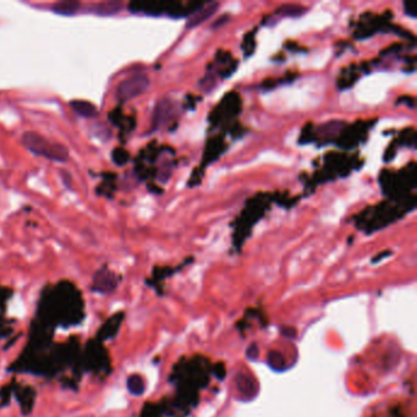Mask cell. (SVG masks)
I'll return each instance as SVG.
<instances>
[{
	"label": "cell",
	"mask_w": 417,
	"mask_h": 417,
	"mask_svg": "<svg viewBox=\"0 0 417 417\" xmlns=\"http://www.w3.org/2000/svg\"><path fill=\"white\" fill-rule=\"evenodd\" d=\"M22 144L33 153L34 156H39L46 159L56 163H65L69 160V151L61 143L48 140L43 135L34 131H27L21 137Z\"/></svg>",
	"instance_id": "cell-1"
},
{
	"label": "cell",
	"mask_w": 417,
	"mask_h": 417,
	"mask_svg": "<svg viewBox=\"0 0 417 417\" xmlns=\"http://www.w3.org/2000/svg\"><path fill=\"white\" fill-rule=\"evenodd\" d=\"M150 87V78L144 74H136L131 77L120 82L116 90V96L121 102L134 99V98L143 94Z\"/></svg>",
	"instance_id": "cell-2"
},
{
	"label": "cell",
	"mask_w": 417,
	"mask_h": 417,
	"mask_svg": "<svg viewBox=\"0 0 417 417\" xmlns=\"http://www.w3.org/2000/svg\"><path fill=\"white\" fill-rule=\"evenodd\" d=\"M366 417H410L409 406L401 399L379 401L367 409Z\"/></svg>",
	"instance_id": "cell-3"
},
{
	"label": "cell",
	"mask_w": 417,
	"mask_h": 417,
	"mask_svg": "<svg viewBox=\"0 0 417 417\" xmlns=\"http://www.w3.org/2000/svg\"><path fill=\"white\" fill-rule=\"evenodd\" d=\"M116 286H118V277L113 270L108 269V268H102V269L96 272L92 284L93 291L108 295L116 289Z\"/></svg>",
	"instance_id": "cell-4"
},
{
	"label": "cell",
	"mask_w": 417,
	"mask_h": 417,
	"mask_svg": "<svg viewBox=\"0 0 417 417\" xmlns=\"http://www.w3.org/2000/svg\"><path fill=\"white\" fill-rule=\"evenodd\" d=\"M218 3H208V4L203 5L202 8L198 9L197 11L192 12L190 15L187 21H186V28H195L200 26L201 24L206 22L208 18L213 16L218 10Z\"/></svg>",
	"instance_id": "cell-5"
},
{
	"label": "cell",
	"mask_w": 417,
	"mask_h": 417,
	"mask_svg": "<svg viewBox=\"0 0 417 417\" xmlns=\"http://www.w3.org/2000/svg\"><path fill=\"white\" fill-rule=\"evenodd\" d=\"M172 113H173V104L169 99H162L157 103L156 109H154L153 113V124H152V128L153 130H157V129L162 128L164 124L169 121V119L172 118Z\"/></svg>",
	"instance_id": "cell-6"
},
{
	"label": "cell",
	"mask_w": 417,
	"mask_h": 417,
	"mask_svg": "<svg viewBox=\"0 0 417 417\" xmlns=\"http://www.w3.org/2000/svg\"><path fill=\"white\" fill-rule=\"evenodd\" d=\"M69 106H70V108L74 110L77 115L82 116V118L91 119V118H96V116L98 115L97 107L94 106L93 103L87 102V100L74 99L69 103Z\"/></svg>",
	"instance_id": "cell-7"
},
{
	"label": "cell",
	"mask_w": 417,
	"mask_h": 417,
	"mask_svg": "<svg viewBox=\"0 0 417 417\" xmlns=\"http://www.w3.org/2000/svg\"><path fill=\"white\" fill-rule=\"evenodd\" d=\"M122 3L120 2H104L96 4L91 9V12L99 15V16H113L121 11Z\"/></svg>",
	"instance_id": "cell-8"
},
{
	"label": "cell",
	"mask_w": 417,
	"mask_h": 417,
	"mask_svg": "<svg viewBox=\"0 0 417 417\" xmlns=\"http://www.w3.org/2000/svg\"><path fill=\"white\" fill-rule=\"evenodd\" d=\"M80 3L69 0V2L56 3L55 5L52 6V11L58 15H62V16H74L80 10Z\"/></svg>",
	"instance_id": "cell-9"
},
{
	"label": "cell",
	"mask_w": 417,
	"mask_h": 417,
	"mask_svg": "<svg viewBox=\"0 0 417 417\" xmlns=\"http://www.w3.org/2000/svg\"><path fill=\"white\" fill-rule=\"evenodd\" d=\"M126 387H128V390L131 394H134V395H141L144 391L143 379L141 378V376L137 374L129 376L128 379H126Z\"/></svg>",
	"instance_id": "cell-10"
},
{
	"label": "cell",
	"mask_w": 417,
	"mask_h": 417,
	"mask_svg": "<svg viewBox=\"0 0 417 417\" xmlns=\"http://www.w3.org/2000/svg\"><path fill=\"white\" fill-rule=\"evenodd\" d=\"M278 12L285 15V16H301L306 12V8L300 5H284L278 9Z\"/></svg>",
	"instance_id": "cell-11"
}]
</instances>
